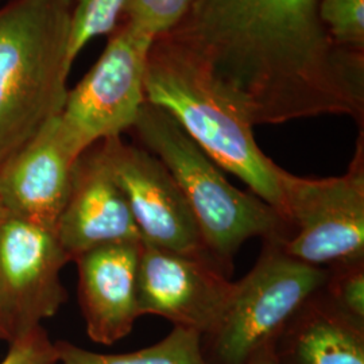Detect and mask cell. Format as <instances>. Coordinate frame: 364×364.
<instances>
[{
	"mask_svg": "<svg viewBox=\"0 0 364 364\" xmlns=\"http://www.w3.org/2000/svg\"><path fill=\"white\" fill-rule=\"evenodd\" d=\"M247 364H279L274 351V344H270L263 350H260L257 355L251 358V360Z\"/></svg>",
	"mask_w": 364,
	"mask_h": 364,
	"instance_id": "cell-21",
	"label": "cell"
},
{
	"mask_svg": "<svg viewBox=\"0 0 364 364\" xmlns=\"http://www.w3.org/2000/svg\"><path fill=\"white\" fill-rule=\"evenodd\" d=\"M318 14L336 45L364 52V0H320Z\"/></svg>",
	"mask_w": 364,
	"mask_h": 364,
	"instance_id": "cell-18",
	"label": "cell"
},
{
	"mask_svg": "<svg viewBox=\"0 0 364 364\" xmlns=\"http://www.w3.org/2000/svg\"><path fill=\"white\" fill-rule=\"evenodd\" d=\"M328 270L323 293L338 311L364 324V260Z\"/></svg>",
	"mask_w": 364,
	"mask_h": 364,
	"instance_id": "cell-19",
	"label": "cell"
},
{
	"mask_svg": "<svg viewBox=\"0 0 364 364\" xmlns=\"http://www.w3.org/2000/svg\"><path fill=\"white\" fill-rule=\"evenodd\" d=\"M142 242L93 248L76 259L78 299L88 336L114 344L126 338L141 317L138 274Z\"/></svg>",
	"mask_w": 364,
	"mask_h": 364,
	"instance_id": "cell-13",
	"label": "cell"
},
{
	"mask_svg": "<svg viewBox=\"0 0 364 364\" xmlns=\"http://www.w3.org/2000/svg\"><path fill=\"white\" fill-rule=\"evenodd\" d=\"M126 0H73L69 61L73 64L84 46L99 36H109L122 19Z\"/></svg>",
	"mask_w": 364,
	"mask_h": 364,
	"instance_id": "cell-16",
	"label": "cell"
},
{
	"mask_svg": "<svg viewBox=\"0 0 364 364\" xmlns=\"http://www.w3.org/2000/svg\"><path fill=\"white\" fill-rule=\"evenodd\" d=\"M320 0H195L166 33L191 49L246 107L254 126L364 117L363 53L341 48Z\"/></svg>",
	"mask_w": 364,
	"mask_h": 364,
	"instance_id": "cell-1",
	"label": "cell"
},
{
	"mask_svg": "<svg viewBox=\"0 0 364 364\" xmlns=\"http://www.w3.org/2000/svg\"><path fill=\"white\" fill-rule=\"evenodd\" d=\"M195 0H126L122 18L130 26L156 38L177 26Z\"/></svg>",
	"mask_w": 364,
	"mask_h": 364,
	"instance_id": "cell-17",
	"label": "cell"
},
{
	"mask_svg": "<svg viewBox=\"0 0 364 364\" xmlns=\"http://www.w3.org/2000/svg\"><path fill=\"white\" fill-rule=\"evenodd\" d=\"M73 0H10L0 9V170L68 96Z\"/></svg>",
	"mask_w": 364,
	"mask_h": 364,
	"instance_id": "cell-3",
	"label": "cell"
},
{
	"mask_svg": "<svg viewBox=\"0 0 364 364\" xmlns=\"http://www.w3.org/2000/svg\"><path fill=\"white\" fill-rule=\"evenodd\" d=\"M135 131L139 142L169 170L195 218L204 245L227 275L234 255L254 237L284 239L287 221L254 193L228 181L220 169L169 114L144 103Z\"/></svg>",
	"mask_w": 364,
	"mask_h": 364,
	"instance_id": "cell-4",
	"label": "cell"
},
{
	"mask_svg": "<svg viewBox=\"0 0 364 364\" xmlns=\"http://www.w3.org/2000/svg\"><path fill=\"white\" fill-rule=\"evenodd\" d=\"M6 213H4V210H3V208H1V205H0V220H1V218L4 216Z\"/></svg>",
	"mask_w": 364,
	"mask_h": 364,
	"instance_id": "cell-22",
	"label": "cell"
},
{
	"mask_svg": "<svg viewBox=\"0 0 364 364\" xmlns=\"http://www.w3.org/2000/svg\"><path fill=\"white\" fill-rule=\"evenodd\" d=\"M99 146L127 200L142 243L215 263L180 188L165 165L144 147L126 144L120 136L105 139Z\"/></svg>",
	"mask_w": 364,
	"mask_h": 364,
	"instance_id": "cell-9",
	"label": "cell"
},
{
	"mask_svg": "<svg viewBox=\"0 0 364 364\" xmlns=\"http://www.w3.org/2000/svg\"><path fill=\"white\" fill-rule=\"evenodd\" d=\"M78 156L61 119L54 117L0 170V205L4 213L55 231Z\"/></svg>",
	"mask_w": 364,
	"mask_h": 364,
	"instance_id": "cell-11",
	"label": "cell"
},
{
	"mask_svg": "<svg viewBox=\"0 0 364 364\" xmlns=\"http://www.w3.org/2000/svg\"><path fill=\"white\" fill-rule=\"evenodd\" d=\"M72 262L54 230L13 216L0 220V331L13 343L55 316L68 294L61 270Z\"/></svg>",
	"mask_w": 364,
	"mask_h": 364,
	"instance_id": "cell-8",
	"label": "cell"
},
{
	"mask_svg": "<svg viewBox=\"0 0 364 364\" xmlns=\"http://www.w3.org/2000/svg\"><path fill=\"white\" fill-rule=\"evenodd\" d=\"M60 364H209L203 348V336L174 326L165 338L154 346L129 353H97L69 341H57Z\"/></svg>",
	"mask_w": 364,
	"mask_h": 364,
	"instance_id": "cell-15",
	"label": "cell"
},
{
	"mask_svg": "<svg viewBox=\"0 0 364 364\" xmlns=\"http://www.w3.org/2000/svg\"><path fill=\"white\" fill-rule=\"evenodd\" d=\"M55 234L72 262L93 248L142 242L99 144L85 150L75 164L70 193Z\"/></svg>",
	"mask_w": 364,
	"mask_h": 364,
	"instance_id": "cell-12",
	"label": "cell"
},
{
	"mask_svg": "<svg viewBox=\"0 0 364 364\" xmlns=\"http://www.w3.org/2000/svg\"><path fill=\"white\" fill-rule=\"evenodd\" d=\"M289 257L320 269L364 260L363 134L346 174L304 178L279 170Z\"/></svg>",
	"mask_w": 364,
	"mask_h": 364,
	"instance_id": "cell-6",
	"label": "cell"
},
{
	"mask_svg": "<svg viewBox=\"0 0 364 364\" xmlns=\"http://www.w3.org/2000/svg\"><path fill=\"white\" fill-rule=\"evenodd\" d=\"M0 340H4V335L1 333V331H0Z\"/></svg>",
	"mask_w": 364,
	"mask_h": 364,
	"instance_id": "cell-23",
	"label": "cell"
},
{
	"mask_svg": "<svg viewBox=\"0 0 364 364\" xmlns=\"http://www.w3.org/2000/svg\"><path fill=\"white\" fill-rule=\"evenodd\" d=\"M279 364H364V324L326 299L323 289L274 343Z\"/></svg>",
	"mask_w": 364,
	"mask_h": 364,
	"instance_id": "cell-14",
	"label": "cell"
},
{
	"mask_svg": "<svg viewBox=\"0 0 364 364\" xmlns=\"http://www.w3.org/2000/svg\"><path fill=\"white\" fill-rule=\"evenodd\" d=\"M328 270L289 257L277 239L263 240L255 266L232 285L219 323L203 338L209 364H247L317 294Z\"/></svg>",
	"mask_w": 364,
	"mask_h": 364,
	"instance_id": "cell-5",
	"label": "cell"
},
{
	"mask_svg": "<svg viewBox=\"0 0 364 364\" xmlns=\"http://www.w3.org/2000/svg\"><path fill=\"white\" fill-rule=\"evenodd\" d=\"M228 275L209 262L142 243L139 312L161 316L203 338L216 326L232 291Z\"/></svg>",
	"mask_w": 364,
	"mask_h": 364,
	"instance_id": "cell-10",
	"label": "cell"
},
{
	"mask_svg": "<svg viewBox=\"0 0 364 364\" xmlns=\"http://www.w3.org/2000/svg\"><path fill=\"white\" fill-rule=\"evenodd\" d=\"M144 96L147 103L165 109L220 169L245 182L281 216V168L257 144L246 107L195 53L169 34L153 41Z\"/></svg>",
	"mask_w": 364,
	"mask_h": 364,
	"instance_id": "cell-2",
	"label": "cell"
},
{
	"mask_svg": "<svg viewBox=\"0 0 364 364\" xmlns=\"http://www.w3.org/2000/svg\"><path fill=\"white\" fill-rule=\"evenodd\" d=\"M58 351L55 343L41 326L25 338L10 343V350L0 364H57Z\"/></svg>",
	"mask_w": 364,
	"mask_h": 364,
	"instance_id": "cell-20",
	"label": "cell"
},
{
	"mask_svg": "<svg viewBox=\"0 0 364 364\" xmlns=\"http://www.w3.org/2000/svg\"><path fill=\"white\" fill-rule=\"evenodd\" d=\"M153 41L126 22L117 25L96 64L68 91L60 119L78 156L132 130L146 103L144 75Z\"/></svg>",
	"mask_w": 364,
	"mask_h": 364,
	"instance_id": "cell-7",
	"label": "cell"
}]
</instances>
